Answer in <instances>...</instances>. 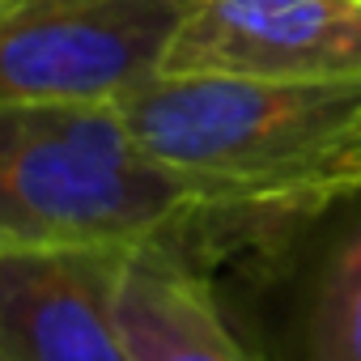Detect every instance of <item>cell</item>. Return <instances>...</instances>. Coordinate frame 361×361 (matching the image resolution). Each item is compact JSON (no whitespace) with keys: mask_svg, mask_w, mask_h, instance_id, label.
Wrapping results in <instances>:
<instances>
[{"mask_svg":"<svg viewBox=\"0 0 361 361\" xmlns=\"http://www.w3.org/2000/svg\"><path fill=\"white\" fill-rule=\"evenodd\" d=\"M310 221L153 153L119 102L0 106V243L157 255L213 276Z\"/></svg>","mask_w":361,"mask_h":361,"instance_id":"6da1fadb","label":"cell"},{"mask_svg":"<svg viewBox=\"0 0 361 361\" xmlns=\"http://www.w3.org/2000/svg\"><path fill=\"white\" fill-rule=\"evenodd\" d=\"M132 132L192 174L259 192L310 226L361 200V77H153L119 98Z\"/></svg>","mask_w":361,"mask_h":361,"instance_id":"7a4b0ae2","label":"cell"},{"mask_svg":"<svg viewBox=\"0 0 361 361\" xmlns=\"http://www.w3.org/2000/svg\"><path fill=\"white\" fill-rule=\"evenodd\" d=\"M192 0H0V106L119 102L161 77Z\"/></svg>","mask_w":361,"mask_h":361,"instance_id":"3957f363","label":"cell"},{"mask_svg":"<svg viewBox=\"0 0 361 361\" xmlns=\"http://www.w3.org/2000/svg\"><path fill=\"white\" fill-rule=\"evenodd\" d=\"M161 73L247 81L361 77V0H192Z\"/></svg>","mask_w":361,"mask_h":361,"instance_id":"277c9868","label":"cell"},{"mask_svg":"<svg viewBox=\"0 0 361 361\" xmlns=\"http://www.w3.org/2000/svg\"><path fill=\"white\" fill-rule=\"evenodd\" d=\"M123 264L98 247L0 243V361H132Z\"/></svg>","mask_w":361,"mask_h":361,"instance_id":"5b68a950","label":"cell"},{"mask_svg":"<svg viewBox=\"0 0 361 361\" xmlns=\"http://www.w3.org/2000/svg\"><path fill=\"white\" fill-rule=\"evenodd\" d=\"M119 319L132 361H259L226 323L213 276L157 255H128Z\"/></svg>","mask_w":361,"mask_h":361,"instance_id":"8992f818","label":"cell"},{"mask_svg":"<svg viewBox=\"0 0 361 361\" xmlns=\"http://www.w3.org/2000/svg\"><path fill=\"white\" fill-rule=\"evenodd\" d=\"M306 361H361V200L319 268L306 310Z\"/></svg>","mask_w":361,"mask_h":361,"instance_id":"52a82bcc","label":"cell"}]
</instances>
